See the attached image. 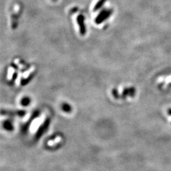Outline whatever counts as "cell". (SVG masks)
<instances>
[{
	"label": "cell",
	"instance_id": "3",
	"mask_svg": "<svg viewBox=\"0 0 171 171\" xmlns=\"http://www.w3.org/2000/svg\"><path fill=\"white\" fill-rule=\"evenodd\" d=\"M167 113H168L169 115H171V109H169L167 110Z\"/></svg>",
	"mask_w": 171,
	"mask_h": 171
},
{
	"label": "cell",
	"instance_id": "1",
	"mask_svg": "<svg viewBox=\"0 0 171 171\" xmlns=\"http://www.w3.org/2000/svg\"><path fill=\"white\" fill-rule=\"evenodd\" d=\"M78 22H79V24L80 25V31H82L83 33H84V25H83V17L82 16H80L79 18H78Z\"/></svg>",
	"mask_w": 171,
	"mask_h": 171
},
{
	"label": "cell",
	"instance_id": "2",
	"mask_svg": "<svg viewBox=\"0 0 171 171\" xmlns=\"http://www.w3.org/2000/svg\"><path fill=\"white\" fill-rule=\"evenodd\" d=\"M105 2V0H100V1L96 5V6H95V8H94L95 11H96V10H98V8H100L102 6V5Z\"/></svg>",
	"mask_w": 171,
	"mask_h": 171
}]
</instances>
